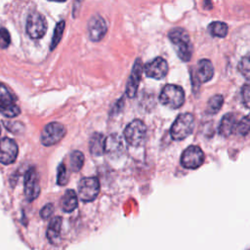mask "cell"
I'll return each instance as SVG.
<instances>
[{"instance_id": "obj_24", "label": "cell", "mask_w": 250, "mask_h": 250, "mask_svg": "<svg viewBox=\"0 0 250 250\" xmlns=\"http://www.w3.org/2000/svg\"><path fill=\"white\" fill-rule=\"evenodd\" d=\"M237 68L243 77L250 80V54L245 55L241 58L240 62H238Z\"/></svg>"}, {"instance_id": "obj_27", "label": "cell", "mask_w": 250, "mask_h": 250, "mask_svg": "<svg viewBox=\"0 0 250 250\" xmlns=\"http://www.w3.org/2000/svg\"><path fill=\"white\" fill-rule=\"evenodd\" d=\"M67 182V173L64 163H61L58 167V184L61 186L65 185Z\"/></svg>"}, {"instance_id": "obj_3", "label": "cell", "mask_w": 250, "mask_h": 250, "mask_svg": "<svg viewBox=\"0 0 250 250\" xmlns=\"http://www.w3.org/2000/svg\"><path fill=\"white\" fill-rule=\"evenodd\" d=\"M160 103L169 108H179L185 103V92L182 87L174 84L165 85L159 95Z\"/></svg>"}, {"instance_id": "obj_31", "label": "cell", "mask_w": 250, "mask_h": 250, "mask_svg": "<svg viewBox=\"0 0 250 250\" xmlns=\"http://www.w3.org/2000/svg\"><path fill=\"white\" fill-rule=\"evenodd\" d=\"M54 212V205L52 203H48L46 204L42 209H41V212H40V215L43 219H48L52 216Z\"/></svg>"}, {"instance_id": "obj_1", "label": "cell", "mask_w": 250, "mask_h": 250, "mask_svg": "<svg viewBox=\"0 0 250 250\" xmlns=\"http://www.w3.org/2000/svg\"><path fill=\"white\" fill-rule=\"evenodd\" d=\"M168 37L178 57L183 62H188L192 56V47L188 32L182 27H174L169 31Z\"/></svg>"}, {"instance_id": "obj_9", "label": "cell", "mask_w": 250, "mask_h": 250, "mask_svg": "<svg viewBox=\"0 0 250 250\" xmlns=\"http://www.w3.org/2000/svg\"><path fill=\"white\" fill-rule=\"evenodd\" d=\"M24 195L28 201L36 199L40 193V185L37 171L34 167L29 168L24 176Z\"/></svg>"}, {"instance_id": "obj_13", "label": "cell", "mask_w": 250, "mask_h": 250, "mask_svg": "<svg viewBox=\"0 0 250 250\" xmlns=\"http://www.w3.org/2000/svg\"><path fill=\"white\" fill-rule=\"evenodd\" d=\"M124 144L122 138L116 134H110L104 141V152L111 158H116L122 155L124 152Z\"/></svg>"}, {"instance_id": "obj_2", "label": "cell", "mask_w": 250, "mask_h": 250, "mask_svg": "<svg viewBox=\"0 0 250 250\" xmlns=\"http://www.w3.org/2000/svg\"><path fill=\"white\" fill-rule=\"evenodd\" d=\"M194 117L191 113H182L173 122L170 134L173 140L181 141L188 138L193 131Z\"/></svg>"}, {"instance_id": "obj_23", "label": "cell", "mask_w": 250, "mask_h": 250, "mask_svg": "<svg viewBox=\"0 0 250 250\" xmlns=\"http://www.w3.org/2000/svg\"><path fill=\"white\" fill-rule=\"evenodd\" d=\"M70 169L72 172H78L84 164V154L79 150H74L69 156Z\"/></svg>"}, {"instance_id": "obj_15", "label": "cell", "mask_w": 250, "mask_h": 250, "mask_svg": "<svg viewBox=\"0 0 250 250\" xmlns=\"http://www.w3.org/2000/svg\"><path fill=\"white\" fill-rule=\"evenodd\" d=\"M196 75H197V79L201 83L211 80L214 75V66L211 61L207 59H202L198 61L197 66H196Z\"/></svg>"}, {"instance_id": "obj_32", "label": "cell", "mask_w": 250, "mask_h": 250, "mask_svg": "<svg viewBox=\"0 0 250 250\" xmlns=\"http://www.w3.org/2000/svg\"><path fill=\"white\" fill-rule=\"evenodd\" d=\"M0 133H1V128H0Z\"/></svg>"}, {"instance_id": "obj_4", "label": "cell", "mask_w": 250, "mask_h": 250, "mask_svg": "<svg viewBox=\"0 0 250 250\" xmlns=\"http://www.w3.org/2000/svg\"><path fill=\"white\" fill-rule=\"evenodd\" d=\"M146 134V127L145 123L140 119H135L130 122L125 130H124V137L126 142L135 147L141 146L145 143Z\"/></svg>"}, {"instance_id": "obj_6", "label": "cell", "mask_w": 250, "mask_h": 250, "mask_svg": "<svg viewBox=\"0 0 250 250\" xmlns=\"http://www.w3.org/2000/svg\"><path fill=\"white\" fill-rule=\"evenodd\" d=\"M65 127L59 122L47 124L41 133V142L44 146H53L58 144L65 135Z\"/></svg>"}, {"instance_id": "obj_14", "label": "cell", "mask_w": 250, "mask_h": 250, "mask_svg": "<svg viewBox=\"0 0 250 250\" xmlns=\"http://www.w3.org/2000/svg\"><path fill=\"white\" fill-rule=\"evenodd\" d=\"M143 71H144V66L142 64V61L138 59L134 63V66L132 68L131 74L128 79L127 87H126V94L129 98H134L136 96Z\"/></svg>"}, {"instance_id": "obj_26", "label": "cell", "mask_w": 250, "mask_h": 250, "mask_svg": "<svg viewBox=\"0 0 250 250\" xmlns=\"http://www.w3.org/2000/svg\"><path fill=\"white\" fill-rule=\"evenodd\" d=\"M235 131L241 136H245L250 133V113L245 115L239 122H237Z\"/></svg>"}, {"instance_id": "obj_18", "label": "cell", "mask_w": 250, "mask_h": 250, "mask_svg": "<svg viewBox=\"0 0 250 250\" xmlns=\"http://www.w3.org/2000/svg\"><path fill=\"white\" fill-rule=\"evenodd\" d=\"M77 204H78L77 194L72 189H67L63 193V195L62 196L61 201H60L61 208L62 209V211H64L66 213H70L74 209H76Z\"/></svg>"}, {"instance_id": "obj_16", "label": "cell", "mask_w": 250, "mask_h": 250, "mask_svg": "<svg viewBox=\"0 0 250 250\" xmlns=\"http://www.w3.org/2000/svg\"><path fill=\"white\" fill-rule=\"evenodd\" d=\"M237 120L233 113H227L221 119L219 125V133L223 137L230 136L236 130Z\"/></svg>"}, {"instance_id": "obj_20", "label": "cell", "mask_w": 250, "mask_h": 250, "mask_svg": "<svg viewBox=\"0 0 250 250\" xmlns=\"http://www.w3.org/2000/svg\"><path fill=\"white\" fill-rule=\"evenodd\" d=\"M0 113L5 117L13 118L21 113V109L15 103V100H10L0 103Z\"/></svg>"}, {"instance_id": "obj_17", "label": "cell", "mask_w": 250, "mask_h": 250, "mask_svg": "<svg viewBox=\"0 0 250 250\" xmlns=\"http://www.w3.org/2000/svg\"><path fill=\"white\" fill-rule=\"evenodd\" d=\"M62 224V218L60 216H57L51 220V222L48 226V229L46 231V236L52 244H57L61 239Z\"/></svg>"}, {"instance_id": "obj_22", "label": "cell", "mask_w": 250, "mask_h": 250, "mask_svg": "<svg viewBox=\"0 0 250 250\" xmlns=\"http://www.w3.org/2000/svg\"><path fill=\"white\" fill-rule=\"evenodd\" d=\"M224 104V97L222 95H214L212 96L208 102H207V106H206V112L208 114H216L217 112L220 111L221 107L223 106Z\"/></svg>"}, {"instance_id": "obj_28", "label": "cell", "mask_w": 250, "mask_h": 250, "mask_svg": "<svg viewBox=\"0 0 250 250\" xmlns=\"http://www.w3.org/2000/svg\"><path fill=\"white\" fill-rule=\"evenodd\" d=\"M11 42V37H10V33L9 31L2 27L0 28V48L1 49H6Z\"/></svg>"}, {"instance_id": "obj_11", "label": "cell", "mask_w": 250, "mask_h": 250, "mask_svg": "<svg viewBox=\"0 0 250 250\" xmlns=\"http://www.w3.org/2000/svg\"><path fill=\"white\" fill-rule=\"evenodd\" d=\"M144 71L147 77L162 79L168 72L167 62L163 58L157 57L144 65Z\"/></svg>"}, {"instance_id": "obj_25", "label": "cell", "mask_w": 250, "mask_h": 250, "mask_svg": "<svg viewBox=\"0 0 250 250\" xmlns=\"http://www.w3.org/2000/svg\"><path fill=\"white\" fill-rule=\"evenodd\" d=\"M64 21H61L57 23L55 30H54V34H53V38H52V42H51V50H53L54 48L57 47V45L59 44L62 33H63V29H64Z\"/></svg>"}, {"instance_id": "obj_8", "label": "cell", "mask_w": 250, "mask_h": 250, "mask_svg": "<svg viewBox=\"0 0 250 250\" xmlns=\"http://www.w3.org/2000/svg\"><path fill=\"white\" fill-rule=\"evenodd\" d=\"M26 33L32 39L41 38L47 30L45 18L39 13H31L26 20Z\"/></svg>"}, {"instance_id": "obj_12", "label": "cell", "mask_w": 250, "mask_h": 250, "mask_svg": "<svg viewBox=\"0 0 250 250\" xmlns=\"http://www.w3.org/2000/svg\"><path fill=\"white\" fill-rule=\"evenodd\" d=\"M88 34L92 41H100L106 33L107 25L105 21L99 15L93 16L88 21Z\"/></svg>"}, {"instance_id": "obj_7", "label": "cell", "mask_w": 250, "mask_h": 250, "mask_svg": "<svg viewBox=\"0 0 250 250\" xmlns=\"http://www.w3.org/2000/svg\"><path fill=\"white\" fill-rule=\"evenodd\" d=\"M204 159V153L199 146H189L182 153L181 164L187 169H196L203 164Z\"/></svg>"}, {"instance_id": "obj_10", "label": "cell", "mask_w": 250, "mask_h": 250, "mask_svg": "<svg viewBox=\"0 0 250 250\" xmlns=\"http://www.w3.org/2000/svg\"><path fill=\"white\" fill-rule=\"evenodd\" d=\"M19 152L17 143L10 138L0 140V162L5 165L12 164L17 159Z\"/></svg>"}, {"instance_id": "obj_19", "label": "cell", "mask_w": 250, "mask_h": 250, "mask_svg": "<svg viewBox=\"0 0 250 250\" xmlns=\"http://www.w3.org/2000/svg\"><path fill=\"white\" fill-rule=\"evenodd\" d=\"M104 141L105 138L101 133H94L90 139L89 147L90 152L94 156H101L104 153Z\"/></svg>"}, {"instance_id": "obj_21", "label": "cell", "mask_w": 250, "mask_h": 250, "mask_svg": "<svg viewBox=\"0 0 250 250\" xmlns=\"http://www.w3.org/2000/svg\"><path fill=\"white\" fill-rule=\"evenodd\" d=\"M207 29H208V32L212 36L220 37V38L226 37L228 34V31H229L228 24L223 21H212L208 25Z\"/></svg>"}, {"instance_id": "obj_29", "label": "cell", "mask_w": 250, "mask_h": 250, "mask_svg": "<svg viewBox=\"0 0 250 250\" xmlns=\"http://www.w3.org/2000/svg\"><path fill=\"white\" fill-rule=\"evenodd\" d=\"M241 97L246 107L250 108V85H244L241 90Z\"/></svg>"}, {"instance_id": "obj_5", "label": "cell", "mask_w": 250, "mask_h": 250, "mask_svg": "<svg viewBox=\"0 0 250 250\" xmlns=\"http://www.w3.org/2000/svg\"><path fill=\"white\" fill-rule=\"evenodd\" d=\"M100 192V182L96 177H86L78 184V196L84 202L96 199Z\"/></svg>"}, {"instance_id": "obj_30", "label": "cell", "mask_w": 250, "mask_h": 250, "mask_svg": "<svg viewBox=\"0 0 250 250\" xmlns=\"http://www.w3.org/2000/svg\"><path fill=\"white\" fill-rule=\"evenodd\" d=\"M10 100H15L14 96L9 92V90L0 83V103L5 102V101H10Z\"/></svg>"}]
</instances>
